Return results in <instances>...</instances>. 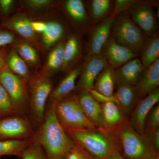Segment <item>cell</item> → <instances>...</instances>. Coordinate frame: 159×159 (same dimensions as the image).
I'll return each mask as SVG.
<instances>
[{
    "label": "cell",
    "instance_id": "cell-39",
    "mask_svg": "<svg viewBox=\"0 0 159 159\" xmlns=\"http://www.w3.org/2000/svg\"><path fill=\"white\" fill-rule=\"evenodd\" d=\"M90 93L92 95V97L94 98L97 102H99L100 104L103 103V102H108V101H112L111 97H107L102 94L100 93L99 92L95 90V89L91 90L89 91Z\"/></svg>",
    "mask_w": 159,
    "mask_h": 159
},
{
    "label": "cell",
    "instance_id": "cell-10",
    "mask_svg": "<svg viewBox=\"0 0 159 159\" xmlns=\"http://www.w3.org/2000/svg\"><path fill=\"white\" fill-rule=\"evenodd\" d=\"M114 20L109 16L91 29L85 44L86 56L101 55L103 47L110 37Z\"/></svg>",
    "mask_w": 159,
    "mask_h": 159
},
{
    "label": "cell",
    "instance_id": "cell-25",
    "mask_svg": "<svg viewBox=\"0 0 159 159\" xmlns=\"http://www.w3.org/2000/svg\"><path fill=\"white\" fill-rule=\"evenodd\" d=\"M82 64L76 67L70 72L57 86L51 95L53 103L59 102L68 97L75 88L77 80L80 74Z\"/></svg>",
    "mask_w": 159,
    "mask_h": 159
},
{
    "label": "cell",
    "instance_id": "cell-5",
    "mask_svg": "<svg viewBox=\"0 0 159 159\" xmlns=\"http://www.w3.org/2000/svg\"><path fill=\"white\" fill-rule=\"evenodd\" d=\"M66 131L74 141L99 158L105 159L115 150L110 138L98 129Z\"/></svg>",
    "mask_w": 159,
    "mask_h": 159
},
{
    "label": "cell",
    "instance_id": "cell-27",
    "mask_svg": "<svg viewBox=\"0 0 159 159\" xmlns=\"http://www.w3.org/2000/svg\"><path fill=\"white\" fill-rule=\"evenodd\" d=\"M66 40L58 43L52 49L40 75L48 77L61 70L64 62Z\"/></svg>",
    "mask_w": 159,
    "mask_h": 159
},
{
    "label": "cell",
    "instance_id": "cell-16",
    "mask_svg": "<svg viewBox=\"0 0 159 159\" xmlns=\"http://www.w3.org/2000/svg\"><path fill=\"white\" fill-rule=\"evenodd\" d=\"M46 28L42 33V48L50 50L58 43L66 39L69 34L67 27L64 23L57 20L45 22Z\"/></svg>",
    "mask_w": 159,
    "mask_h": 159
},
{
    "label": "cell",
    "instance_id": "cell-40",
    "mask_svg": "<svg viewBox=\"0 0 159 159\" xmlns=\"http://www.w3.org/2000/svg\"><path fill=\"white\" fill-rule=\"evenodd\" d=\"M31 24L32 29L35 33H42L45 29V22L31 20Z\"/></svg>",
    "mask_w": 159,
    "mask_h": 159
},
{
    "label": "cell",
    "instance_id": "cell-9",
    "mask_svg": "<svg viewBox=\"0 0 159 159\" xmlns=\"http://www.w3.org/2000/svg\"><path fill=\"white\" fill-rule=\"evenodd\" d=\"M33 134L28 120L22 117H0V141L27 139Z\"/></svg>",
    "mask_w": 159,
    "mask_h": 159
},
{
    "label": "cell",
    "instance_id": "cell-41",
    "mask_svg": "<svg viewBox=\"0 0 159 159\" xmlns=\"http://www.w3.org/2000/svg\"><path fill=\"white\" fill-rule=\"evenodd\" d=\"M9 49V46L0 47V72L5 66L6 56Z\"/></svg>",
    "mask_w": 159,
    "mask_h": 159
},
{
    "label": "cell",
    "instance_id": "cell-31",
    "mask_svg": "<svg viewBox=\"0 0 159 159\" xmlns=\"http://www.w3.org/2000/svg\"><path fill=\"white\" fill-rule=\"evenodd\" d=\"M22 159H48L43 148L36 142H32L23 152Z\"/></svg>",
    "mask_w": 159,
    "mask_h": 159
},
{
    "label": "cell",
    "instance_id": "cell-35",
    "mask_svg": "<svg viewBox=\"0 0 159 159\" xmlns=\"http://www.w3.org/2000/svg\"><path fill=\"white\" fill-rule=\"evenodd\" d=\"M136 0H116L113 8L109 16L115 17L122 12L127 11Z\"/></svg>",
    "mask_w": 159,
    "mask_h": 159
},
{
    "label": "cell",
    "instance_id": "cell-2",
    "mask_svg": "<svg viewBox=\"0 0 159 159\" xmlns=\"http://www.w3.org/2000/svg\"><path fill=\"white\" fill-rule=\"evenodd\" d=\"M111 36L117 43L139 54L143 43L148 38L126 11L114 17Z\"/></svg>",
    "mask_w": 159,
    "mask_h": 159
},
{
    "label": "cell",
    "instance_id": "cell-14",
    "mask_svg": "<svg viewBox=\"0 0 159 159\" xmlns=\"http://www.w3.org/2000/svg\"><path fill=\"white\" fill-rule=\"evenodd\" d=\"M101 55L106 60L107 64L116 69L140 54L117 43L111 36L102 48Z\"/></svg>",
    "mask_w": 159,
    "mask_h": 159
},
{
    "label": "cell",
    "instance_id": "cell-36",
    "mask_svg": "<svg viewBox=\"0 0 159 159\" xmlns=\"http://www.w3.org/2000/svg\"><path fill=\"white\" fill-rule=\"evenodd\" d=\"M17 39L14 33L0 26V47L11 46Z\"/></svg>",
    "mask_w": 159,
    "mask_h": 159
},
{
    "label": "cell",
    "instance_id": "cell-17",
    "mask_svg": "<svg viewBox=\"0 0 159 159\" xmlns=\"http://www.w3.org/2000/svg\"><path fill=\"white\" fill-rule=\"evenodd\" d=\"M144 70L139 57L134 58L115 69V81L117 85L128 84L136 86Z\"/></svg>",
    "mask_w": 159,
    "mask_h": 159
},
{
    "label": "cell",
    "instance_id": "cell-12",
    "mask_svg": "<svg viewBox=\"0 0 159 159\" xmlns=\"http://www.w3.org/2000/svg\"><path fill=\"white\" fill-rule=\"evenodd\" d=\"M31 20L24 13H18L9 16L8 18L1 21L0 26L16 33L26 41L41 50V46L39 42L36 33L32 29L31 24Z\"/></svg>",
    "mask_w": 159,
    "mask_h": 159
},
{
    "label": "cell",
    "instance_id": "cell-43",
    "mask_svg": "<svg viewBox=\"0 0 159 159\" xmlns=\"http://www.w3.org/2000/svg\"><path fill=\"white\" fill-rule=\"evenodd\" d=\"M105 159H125L118 151L115 150Z\"/></svg>",
    "mask_w": 159,
    "mask_h": 159
},
{
    "label": "cell",
    "instance_id": "cell-30",
    "mask_svg": "<svg viewBox=\"0 0 159 159\" xmlns=\"http://www.w3.org/2000/svg\"><path fill=\"white\" fill-rule=\"evenodd\" d=\"M32 142L28 139L0 141V157L5 155L21 157L23 152Z\"/></svg>",
    "mask_w": 159,
    "mask_h": 159
},
{
    "label": "cell",
    "instance_id": "cell-20",
    "mask_svg": "<svg viewBox=\"0 0 159 159\" xmlns=\"http://www.w3.org/2000/svg\"><path fill=\"white\" fill-rule=\"evenodd\" d=\"M80 36L71 33L66 40L64 51V62L61 70L68 71L79 61L82 54Z\"/></svg>",
    "mask_w": 159,
    "mask_h": 159
},
{
    "label": "cell",
    "instance_id": "cell-6",
    "mask_svg": "<svg viewBox=\"0 0 159 159\" xmlns=\"http://www.w3.org/2000/svg\"><path fill=\"white\" fill-rule=\"evenodd\" d=\"M159 1L136 0L126 12L131 20L148 37L158 31V19L154 8L159 6Z\"/></svg>",
    "mask_w": 159,
    "mask_h": 159
},
{
    "label": "cell",
    "instance_id": "cell-3",
    "mask_svg": "<svg viewBox=\"0 0 159 159\" xmlns=\"http://www.w3.org/2000/svg\"><path fill=\"white\" fill-rule=\"evenodd\" d=\"M54 103L57 119L65 130H93L99 128L86 116L77 96H68Z\"/></svg>",
    "mask_w": 159,
    "mask_h": 159
},
{
    "label": "cell",
    "instance_id": "cell-29",
    "mask_svg": "<svg viewBox=\"0 0 159 159\" xmlns=\"http://www.w3.org/2000/svg\"><path fill=\"white\" fill-rule=\"evenodd\" d=\"M5 66L18 77L24 79L30 77L28 64L12 48H10L6 56Z\"/></svg>",
    "mask_w": 159,
    "mask_h": 159
},
{
    "label": "cell",
    "instance_id": "cell-23",
    "mask_svg": "<svg viewBox=\"0 0 159 159\" xmlns=\"http://www.w3.org/2000/svg\"><path fill=\"white\" fill-rule=\"evenodd\" d=\"M101 108L102 128L114 129L124 122V114L115 102H103L101 104Z\"/></svg>",
    "mask_w": 159,
    "mask_h": 159
},
{
    "label": "cell",
    "instance_id": "cell-4",
    "mask_svg": "<svg viewBox=\"0 0 159 159\" xmlns=\"http://www.w3.org/2000/svg\"><path fill=\"white\" fill-rule=\"evenodd\" d=\"M116 137L126 157L129 159H149L154 151L145 136L137 133L129 124L117 127Z\"/></svg>",
    "mask_w": 159,
    "mask_h": 159
},
{
    "label": "cell",
    "instance_id": "cell-26",
    "mask_svg": "<svg viewBox=\"0 0 159 159\" xmlns=\"http://www.w3.org/2000/svg\"><path fill=\"white\" fill-rule=\"evenodd\" d=\"M114 72L115 69L107 65L96 78L94 89L106 97L112 96L116 85Z\"/></svg>",
    "mask_w": 159,
    "mask_h": 159
},
{
    "label": "cell",
    "instance_id": "cell-11",
    "mask_svg": "<svg viewBox=\"0 0 159 159\" xmlns=\"http://www.w3.org/2000/svg\"><path fill=\"white\" fill-rule=\"evenodd\" d=\"M107 65L102 55L86 56L81 66L77 88L80 91L89 92L93 89L96 78Z\"/></svg>",
    "mask_w": 159,
    "mask_h": 159
},
{
    "label": "cell",
    "instance_id": "cell-34",
    "mask_svg": "<svg viewBox=\"0 0 159 159\" xmlns=\"http://www.w3.org/2000/svg\"><path fill=\"white\" fill-rule=\"evenodd\" d=\"M51 0H26L23 1L24 6L31 11H38L47 9L53 5Z\"/></svg>",
    "mask_w": 159,
    "mask_h": 159
},
{
    "label": "cell",
    "instance_id": "cell-46",
    "mask_svg": "<svg viewBox=\"0 0 159 159\" xmlns=\"http://www.w3.org/2000/svg\"><path fill=\"white\" fill-rule=\"evenodd\" d=\"M0 159H1V157H0Z\"/></svg>",
    "mask_w": 159,
    "mask_h": 159
},
{
    "label": "cell",
    "instance_id": "cell-15",
    "mask_svg": "<svg viewBox=\"0 0 159 159\" xmlns=\"http://www.w3.org/2000/svg\"><path fill=\"white\" fill-rule=\"evenodd\" d=\"M0 84L7 92L15 107L25 102L26 91L21 80L6 66L0 72Z\"/></svg>",
    "mask_w": 159,
    "mask_h": 159
},
{
    "label": "cell",
    "instance_id": "cell-22",
    "mask_svg": "<svg viewBox=\"0 0 159 159\" xmlns=\"http://www.w3.org/2000/svg\"><path fill=\"white\" fill-rule=\"evenodd\" d=\"M114 1L111 0H90L86 2V8L88 14L91 29L109 16Z\"/></svg>",
    "mask_w": 159,
    "mask_h": 159
},
{
    "label": "cell",
    "instance_id": "cell-42",
    "mask_svg": "<svg viewBox=\"0 0 159 159\" xmlns=\"http://www.w3.org/2000/svg\"><path fill=\"white\" fill-rule=\"evenodd\" d=\"M66 159H79L78 147L76 146L66 156Z\"/></svg>",
    "mask_w": 159,
    "mask_h": 159
},
{
    "label": "cell",
    "instance_id": "cell-19",
    "mask_svg": "<svg viewBox=\"0 0 159 159\" xmlns=\"http://www.w3.org/2000/svg\"><path fill=\"white\" fill-rule=\"evenodd\" d=\"M117 86L116 90L111 96L112 100L124 115L128 113L139 101V96L135 86L120 84Z\"/></svg>",
    "mask_w": 159,
    "mask_h": 159
},
{
    "label": "cell",
    "instance_id": "cell-7",
    "mask_svg": "<svg viewBox=\"0 0 159 159\" xmlns=\"http://www.w3.org/2000/svg\"><path fill=\"white\" fill-rule=\"evenodd\" d=\"M58 5L75 30L76 34L79 36L89 34L91 27L84 1L66 0L59 2Z\"/></svg>",
    "mask_w": 159,
    "mask_h": 159
},
{
    "label": "cell",
    "instance_id": "cell-38",
    "mask_svg": "<svg viewBox=\"0 0 159 159\" xmlns=\"http://www.w3.org/2000/svg\"><path fill=\"white\" fill-rule=\"evenodd\" d=\"M14 1L0 0V17L1 21L9 17L14 9Z\"/></svg>",
    "mask_w": 159,
    "mask_h": 159
},
{
    "label": "cell",
    "instance_id": "cell-21",
    "mask_svg": "<svg viewBox=\"0 0 159 159\" xmlns=\"http://www.w3.org/2000/svg\"><path fill=\"white\" fill-rule=\"evenodd\" d=\"M77 98L80 105L87 118L99 128H102L101 104L93 98L88 91H80Z\"/></svg>",
    "mask_w": 159,
    "mask_h": 159
},
{
    "label": "cell",
    "instance_id": "cell-13",
    "mask_svg": "<svg viewBox=\"0 0 159 159\" xmlns=\"http://www.w3.org/2000/svg\"><path fill=\"white\" fill-rule=\"evenodd\" d=\"M159 101V87L151 92L146 97L139 100L131 117L129 125L136 132L143 136L145 120L152 109Z\"/></svg>",
    "mask_w": 159,
    "mask_h": 159
},
{
    "label": "cell",
    "instance_id": "cell-44",
    "mask_svg": "<svg viewBox=\"0 0 159 159\" xmlns=\"http://www.w3.org/2000/svg\"><path fill=\"white\" fill-rule=\"evenodd\" d=\"M78 152H79V159H88L82 153V152L80 150L79 148H78Z\"/></svg>",
    "mask_w": 159,
    "mask_h": 159
},
{
    "label": "cell",
    "instance_id": "cell-32",
    "mask_svg": "<svg viewBox=\"0 0 159 159\" xmlns=\"http://www.w3.org/2000/svg\"><path fill=\"white\" fill-rule=\"evenodd\" d=\"M15 107L5 89L0 84V117L14 112Z\"/></svg>",
    "mask_w": 159,
    "mask_h": 159
},
{
    "label": "cell",
    "instance_id": "cell-37",
    "mask_svg": "<svg viewBox=\"0 0 159 159\" xmlns=\"http://www.w3.org/2000/svg\"><path fill=\"white\" fill-rule=\"evenodd\" d=\"M151 147L156 152L159 150V129L154 130H145L144 134Z\"/></svg>",
    "mask_w": 159,
    "mask_h": 159
},
{
    "label": "cell",
    "instance_id": "cell-8",
    "mask_svg": "<svg viewBox=\"0 0 159 159\" xmlns=\"http://www.w3.org/2000/svg\"><path fill=\"white\" fill-rule=\"evenodd\" d=\"M31 89L33 113L37 121L42 122L44 119L46 101L52 89V84L48 77L40 74L32 79Z\"/></svg>",
    "mask_w": 159,
    "mask_h": 159
},
{
    "label": "cell",
    "instance_id": "cell-1",
    "mask_svg": "<svg viewBox=\"0 0 159 159\" xmlns=\"http://www.w3.org/2000/svg\"><path fill=\"white\" fill-rule=\"evenodd\" d=\"M38 134L37 141L48 159H61L76 146L75 142L60 123L53 103Z\"/></svg>",
    "mask_w": 159,
    "mask_h": 159
},
{
    "label": "cell",
    "instance_id": "cell-28",
    "mask_svg": "<svg viewBox=\"0 0 159 159\" xmlns=\"http://www.w3.org/2000/svg\"><path fill=\"white\" fill-rule=\"evenodd\" d=\"M11 46L28 65L32 67L38 66L39 56L36 48L33 45L22 39H18Z\"/></svg>",
    "mask_w": 159,
    "mask_h": 159
},
{
    "label": "cell",
    "instance_id": "cell-45",
    "mask_svg": "<svg viewBox=\"0 0 159 159\" xmlns=\"http://www.w3.org/2000/svg\"><path fill=\"white\" fill-rule=\"evenodd\" d=\"M61 159H65V157H63Z\"/></svg>",
    "mask_w": 159,
    "mask_h": 159
},
{
    "label": "cell",
    "instance_id": "cell-24",
    "mask_svg": "<svg viewBox=\"0 0 159 159\" xmlns=\"http://www.w3.org/2000/svg\"><path fill=\"white\" fill-rule=\"evenodd\" d=\"M140 56L144 70L147 69L159 59V31L148 37L145 40L140 50Z\"/></svg>",
    "mask_w": 159,
    "mask_h": 159
},
{
    "label": "cell",
    "instance_id": "cell-33",
    "mask_svg": "<svg viewBox=\"0 0 159 159\" xmlns=\"http://www.w3.org/2000/svg\"><path fill=\"white\" fill-rule=\"evenodd\" d=\"M159 126V103L152 109L145 120V130H154Z\"/></svg>",
    "mask_w": 159,
    "mask_h": 159
},
{
    "label": "cell",
    "instance_id": "cell-18",
    "mask_svg": "<svg viewBox=\"0 0 159 159\" xmlns=\"http://www.w3.org/2000/svg\"><path fill=\"white\" fill-rule=\"evenodd\" d=\"M159 58L147 69L144 70L136 85L139 100L159 87Z\"/></svg>",
    "mask_w": 159,
    "mask_h": 159
}]
</instances>
